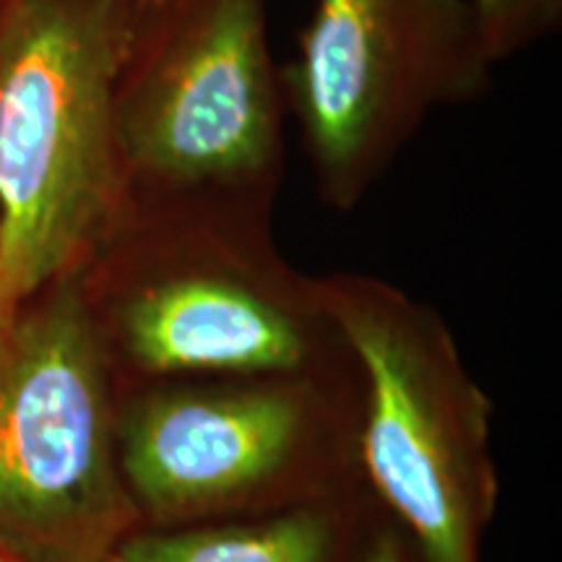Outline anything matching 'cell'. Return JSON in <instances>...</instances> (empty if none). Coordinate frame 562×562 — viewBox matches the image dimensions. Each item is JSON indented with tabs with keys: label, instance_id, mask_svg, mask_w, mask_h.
I'll use <instances>...</instances> for the list:
<instances>
[{
	"label": "cell",
	"instance_id": "cell-2",
	"mask_svg": "<svg viewBox=\"0 0 562 562\" xmlns=\"http://www.w3.org/2000/svg\"><path fill=\"white\" fill-rule=\"evenodd\" d=\"M140 0L0 11V334L74 277L128 209L115 83Z\"/></svg>",
	"mask_w": 562,
	"mask_h": 562
},
{
	"label": "cell",
	"instance_id": "cell-3",
	"mask_svg": "<svg viewBox=\"0 0 562 562\" xmlns=\"http://www.w3.org/2000/svg\"><path fill=\"white\" fill-rule=\"evenodd\" d=\"M360 368L121 393L117 461L140 529L266 516L370 490Z\"/></svg>",
	"mask_w": 562,
	"mask_h": 562
},
{
	"label": "cell",
	"instance_id": "cell-10",
	"mask_svg": "<svg viewBox=\"0 0 562 562\" xmlns=\"http://www.w3.org/2000/svg\"><path fill=\"white\" fill-rule=\"evenodd\" d=\"M357 562H427V558L412 533L378 505Z\"/></svg>",
	"mask_w": 562,
	"mask_h": 562
},
{
	"label": "cell",
	"instance_id": "cell-11",
	"mask_svg": "<svg viewBox=\"0 0 562 562\" xmlns=\"http://www.w3.org/2000/svg\"><path fill=\"white\" fill-rule=\"evenodd\" d=\"M11 3H16V0H0V11H3L5 5H11Z\"/></svg>",
	"mask_w": 562,
	"mask_h": 562
},
{
	"label": "cell",
	"instance_id": "cell-9",
	"mask_svg": "<svg viewBox=\"0 0 562 562\" xmlns=\"http://www.w3.org/2000/svg\"><path fill=\"white\" fill-rule=\"evenodd\" d=\"M492 58L503 63L558 32L562 0H469Z\"/></svg>",
	"mask_w": 562,
	"mask_h": 562
},
{
	"label": "cell",
	"instance_id": "cell-8",
	"mask_svg": "<svg viewBox=\"0 0 562 562\" xmlns=\"http://www.w3.org/2000/svg\"><path fill=\"white\" fill-rule=\"evenodd\" d=\"M378 501L370 490L235 521L138 529L110 562H357Z\"/></svg>",
	"mask_w": 562,
	"mask_h": 562
},
{
	"label": "cell",
	"instance_id": "cell-1",
	"mask_svg": "<svg viewBox=\"0 0 562 562\" xmlns=\"http://www.w3.org/2000/svg\"><path fill=\"white\" fill-rule=\"evenodd\" d=\"M271 211L220 201L125 209L79 271L121 393L355 368L318 277L273 243Z\"/></svg>",
	"mask_w": 562,
	"mask_h": 562
},
{
	"label": "cell",
	"instance_id": "cell-4",
	"mask_svg": "<svg viewBox=\"0 0 562 562\" xmlns=\"http://www.w3.org/2000/svg\"><path fill=\"white\" fill-rule=\"evenodd\" d=\"M128 206L273 209L286 100L269 0H140L115 83Z\"/></svg>",
	"mask_w": 562,
	"mask_h": 562
},
{
	"label": "cell",
	"instance_id": "cell-5",
	"mask_svg": "<svg viewBox=\"0 0 562 562\" xmlns=\"http://www.w3.org/2000/svg\"><path fill=\"white\" fill-rule=\"evenodd\" d=\"M362 375L360 456L378 505L427 562H482L497 510L492 402L442 315L372 273L318 277Z\"/></svg>",
	"mask_w": 562,
	"mask_h": 562
},
{
	"label": "cell",
	"instance_id": "cell-12",
	"mask_svg": "<svg viewBox=\"0 0 562 562\" xmlns=\"http://www.w3.org/2000/svg\"><path fill=\"white\" fill-rule=\"evenodd\" d=\"M0 562H11V560H5V558H3V554H0Z\"/></svg>",
	"mask_w": 562,
	"mask_h": 562
},
{
	"label": "cell",
	"instance_id": "cell-7",
	"mask_svg": "<svg viewBox=\"0 0 562 562\" xmlns=\"http://www.w3.org/2000/svg\"><path fill=\"white\" fill-rule=\"evenodd\" d=\"M495 66L469 0H315L281 89L318 199L355 209L432 112L487 94Z\"/></svg>",
	"mask_w": 562,
	"mask_h": 562
},
{
	"label": "cell",
	"instance_id": "cell-6",
	"mask_svg": "<svg viewBox=\"0 0 562 562\" xmlns=\"http://www.w3.org/2000/svg\"><path fill=\"white\" fill-rule=\"evenodd\" d=\"M121 389L79 273L26 302L0 334V554L110 562L140 529L117 461Z\"/></svg>",
	"mask_w": 562,
	"mask_h": 562
}]
</instances>
